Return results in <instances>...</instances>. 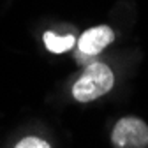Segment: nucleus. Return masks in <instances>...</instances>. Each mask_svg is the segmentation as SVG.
I'll return each instance as SVG.
<instances>
[{"mask_svg": "<svg viewBox=\"0 0 148 148\" xmlns=\"http://www.w3.org/2000/svg\"><path fill=\"white\" fill-rule=\"evenodd\" d=\"M113 85H115V76L111 69L101 62H95L90 64L79 76V79L74 83L72 95L79 102H90L108 94L113 88Z\"/></svg>", "mask_w": 148, "mask_h": 148, "instance_id": "1", "label": "nucleus"}, {"mask_svg": "<svg viewBox=\"0 0 148 148\" xmlns=\"http://www.w3.org/2000/svg\"><path fill=\"white\" fill-rule=\"evenodd\" d=\"M111 143L113 148H148V125L139 118H122L113 129Z\"/></svg>", "mask_w": 148, "mask_h": 148, "instance_id": "2", "label": "nucleus"}, {"mask_svg": "<svg viewBox=\"0 0 148 148\" xmlns=\"http://www.w3.org/2000/svg\"><path fill=\"white\" fill-rule=\"evenodd\" d=\"M115 39V34L109 27L101 25V27H94L88 28L86 32H83V35L78 41V49L85 57H94V55L101 53L108 44H111Z\"/></svg>", "mask_w": 148, "mask_h": 148, "instance_id": "3", "label": "nucleus"}, {"mask_svg": "<svg viewBox=\"0 0 148 148\" xmlns=\"http://www.w3.org/2000/svg\"><path fill=\"white\" fill-rule=\"evenodd\" d=\"M76 42L74 35L67 34V35H57L53 32H46L44 34V44L51 53H64L67 49H71Z\"/></svg>", "mask_w": 148, "mask_h": 148, "instance_id": "4", "label": "nucleus"}, {"mask_svg": "<svg viewBox=\"0 0 148 148\" xmlns=\"http://www.w3.org/2000/svg\"><path fill=\"white\" fill-rule=\"evenodd\" d=\"M16 148H49V145H48L46 141L39 139V138H34V136H30V138H25V139H21L20 143L16 145Z\"/></svg>", "mask_w": 148, "mask_h": 148, "instance_id": "5", "label": "nucleus"}]
</instances>
